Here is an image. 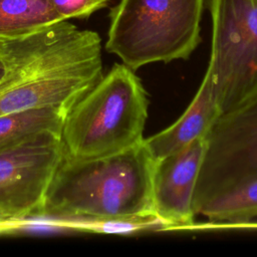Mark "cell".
Segmentation results:
<instances>
[{
	"instance_id": "52a82bcc",
	"label": "cell",
	"mask_w": 257,
	"mask_h": 257,
	"mask_svg": "<svg viewBox=\"0 0 257 257\" xmlns=\"http://www.w3.org/2000/svg\"><path fill=\"white\" fill-rule=\"evenodd\" d=\"M63 157L61 135L51 132L0 150V215L19 220L40 217Z\"/></svg>"
},
{
	"instance_id": "9a60e30c",
	"label": "cell",
	"mask_w": 257,
	"mask_h": 257,
	"mask_svg": "<svg viewBox=\"0 0 257 257\" xmlns=\"http://www.w3.org/2000/svg\"><path fill=\"white\" fill-rule=\"evenodd\" d=\"M4 74H5V66H4V64L2 63V61L0 60V80L2 79V77L4 76Z\"/></svg>"
},
{
	"instance_id": "9c48e42d",
	"label": "cell",
	"mask_w": 257,
	"mask_h": 257,
	"mask_svg": "<svg viewBox=\"0 0 257 257\" xmlns=\"http://www.w3.org/2000/svg\"><path fill=\"white\" fill-rule=\"evenodd\" d=\"M220 115L214 81L207 69L197 93L185 112L169 127L145 139V144L155 161H158L198 139L205 138Z\"/></svg>"
},
{
	"instance_id": "5b68a950",
	"label": "cell",
	"mask_w": 257,
	"mask_h": 257,
	"mask_svg": "<svg viewBox=\"0 0 257 257\" xmlns=\"http://www.w3.org/2000/svg\"><path fill=\"white\" fill-rule=\"evenodd\" d=\"M210 11L207 69L224 114L257 94V0H210Z\"/></svg>"
},
{
	"instance_id": "4fadbf2b",
	"label": "cell",
	"mask_w": 257,
	"mask_h": 257,
	"mask_svg": "<svg viewBox=\"0 0 257 257\" xmlns=\"http://www.w3.org/2000/svg\"><path fill=\"white\" fill-rule=\"evenodd\" d=\"M53 9L63 19L88 17L106 7L110 0H49Z\"/></svg>"
},
{
	"instance_id": "3957f363",
	"label": "cell",
	"mask_w": 257,
	"mask_h": 257,
	"mask_svg": "<svg viewBox=\"0 0 257 257\" xmlns=\"http://www.w3.org/2000/svg\"><path fill=\"white\" fill-rule=\"evenodd\" d=\"M149 101L135 70L114 64L66 114L61 133L64 154L96 159L144 142Z\"/></svg>"
},
{
	"instance_id": "8fae6325",
	"label": "cell",
	"mask_w": 257,
	"mask_h": 257,
	"mask_svg": "<svg viewBox=\"0 0 257 257\" xmlns=\"http://www.w3.org/2000/svg\"><path fill=\"white\" fill-rule=\"evenodd\" d=\"M63 19L49 0H0V36L22 35Z\"/></svg>"
},
{
	"instance_id": "8992f818",
	"label": "cell",
	"mask_w": 257,
	"mask_h": 257,
	"mask_svg": "<svg viewBox=\"0 0 257 257\" xmlns=\"http://www.w3.org/2000/svg\"><path fill=\"white\" fill-rule=\"evenodd\" d=\"M206 141L194 194L196 215L212 197L257 178V94L221 114Z\"/></svg>"
},
{
	"instance_id": "7c38bea8",
	"label": "cell",
	"mask_w": 257,
	"mask_h": 257,
	"mask_svg": "<svg viewBox=\"0 0 257 257\" xmlns=\"http://www.w3.org/2000/svg\"><path fill=\"white\" fill-rule=\"evenodd\" d=\"M197 214L215 222H246L257 217V178L212 197Z\"/></svg>"
},
{
	"instance_id": "5bb4252c",
	"label": "cell",
	"mask_w": 257,
	"mask_h": 257,
	"mask_svg": "<svg viewBox=\"0 0 257 257\" xmlns=\"http://www.w3.org/2000/svg\"><path fill=\"white\" fill-rule=\"evenodd\" d=\"M25 220L11 219V218L0 215V234L1 233L14 232V231H17V230L24 229Z\"/></svg>"
},
{
	"instance_id": "30bf717a",
	"label": "cell",
	"mask_w": 257,
	"mask_h": 257,
	"mask_svg": "<svg viewBox=\"0 0 257 257\" xmlns=\"http://www.w3.org/2000/svg\"><path fill=\"white\" fill-rule=\"evenodd\" d=\"M67 112L57 106L34 107L0 115V150L43 133L61 135Z\"/></svg>"
},
{
	"instance_id": "277c9868",
	"label": "cell",
	"mask_w": 257,
	"mask_h": 257,
	"mask_svg": "<svg viewBox=\"0 0 257 257\" xmlns=\"http://www.w3.org/2000/svg\"><path fill=\"white\" fill-rule=\"evenodd\" d=\"M205 0H119L110 10L105 48L134 70L186 59L201 41Z\"/></svg>"
},
{
	"instance_id": "ba28073f",
	"label": "cell",
	"mask_w": 257,
	"mask_h": 257,
	"mask_svg": "<svg viewBox=\"0 0 257 257\" xmlns=\"http://www.w3.org/2000/svg\"><path fill=\"white\" fill-rule=\"evenodd\" d=\"M207 149L206 137L155 163L153 205L166 231H181L194 223V194Z\"/></svg>"
},
{
	"instance_id": "6da1fadb",
	"label": "cell",
	"mask_w": 257,
	"mask_h": 257,
	"mask_svg": "<svg viewBox=\"0 0 257 257\" xmlns=\"http://www.w3.org/2000/svg\"><path fill=\"white\" fill-rule=\"evenodd\" d=\"M0 115L57 106L67 113L103 76L101 39L67 20L0 36Z\"/></svg>"
},
{
	"instance_id": "7a4b0ae2",
	"label": "cell",
	"mask_w": 257,
	"mask_h": 257,
	"mask_svg": "<svg viewBox=\"0 0 257 257\" xmlns=\"http://www.w3.org/2000/svg\"><path fill=\"white\" fill-rule=\"evenodd\" d=\"M155 159L145 140L111 156L79 160L64 154L40 217L128 222L158 217L153 205Z\"/></svg>"
}]
</instances>
